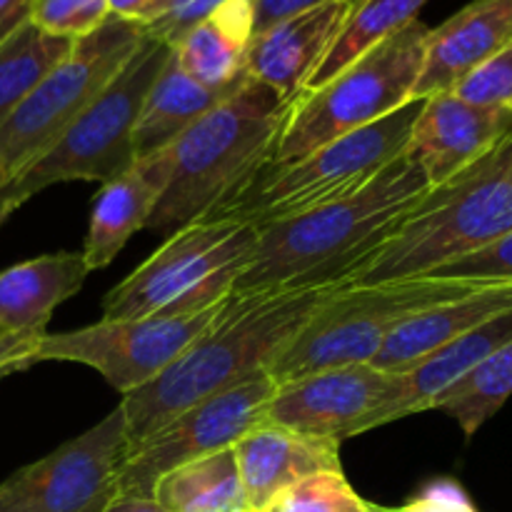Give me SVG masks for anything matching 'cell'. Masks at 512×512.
I'll use <instances>...</instances> for the list:
<instances>
[{
    "instance_id": "obj_1",
    "label": "cell",
    "mask_w": 512,
    "mask_h": 512,
    "mask_svg": "<svg viewBox=\"0 0 512 512\" xmlns=\"http://www.w3.org/2000/svg\"><path fill=\"white\" fill-rule=\"evenodd\" d=\"M340 290H345L343 283H323L280 293L230 295L218 318L168 370L123 395L125 453L198 400L268 373L275 355Z\"/></svg>"
},
{
    "instance_id": "obj_2",
    "label": "cell",
    "mask_w": 512,
    "mask_h": 512,
    "mask_svg": "<svg viewBox=\"0 0 512 512\" xmlns=\"http://www.w3.org/2000/svg\"><path fill=\"white\" fill-rule=\"evenodd\" d=\"M428 188L423 168L403 153L358 193L263 225L253 260L235 280L233 295L345 285Z\"/></svg>"
},
{
    "instance_id": "obj_3",
    "label": "cell",
    "mask_w": 512,
    "mask_h": 512,
    "mask_svg": "<svg viewBox=\"0 0 512 512\" xmlns=\"http://www.w3.org/2000/svg\"><path fill=\"white\" fill-rule=\"evenodd\" d=\"M293 100L245 75L168 148L170 178L150 230L183 228L213 215L273 153Z\"/></svg>"
},
{
    "instance_id": "obj_4",
    "label": "cell",
    "mask_w": 512,
    "mask_h": 512,
    "mask_svg": "<svg viewBox=\"0 0 512 512\" xmlns=\"http://www.w3.org/2000/svg\"><path fill=\"white\" fill-rule=\"evenodd\" d=\"M512 230V133L423 198L365 258L345 288L435 273Z\"/></svg>"
},
{
    "instance_id": "obj_5",
    "label": "cell",
    "mask_w": 512,
    "mask_h": 512,
    "mask_svg": "<svg viewBox=\"0 0 512 512\" xmlns=\"http://www.w3.org/2000/svg\"><path fill=\"white\" fill-rule=\"evenodd\" d=\"M423 100H410L378 123L320 145L288 165H265L208 218L263 225L335 203L373 183L408 148Z\"/></svg>"
},
{
    "instance_id": "obj_6",
    "label": "cell",
    "mask_w": 512,
    "mask_h": 512,
    "mask_svg": "<svg viewBox=\"0 0 512 512\" xmlns=\"http://www.w3.org/2000/svg\"><path fill=\"white\" fill-rule=\"evenodd\" d=\"M493 283L498 280L418 275L340 290L275 355L268 375L283 385L320 370L370 363L405 320Z\"/></svg>"
},
{
    "instance_id": "obj_7",
    "label": "cell",
    "mask_w": 512,
    "mask_h": 512,
    "mask_svg": "<svg viewBox=\"0 0 512 512\" xmlns=\"http://www.w3.org/2000/svg\"><path fill=\"white\" fill-rule=\"evenodd\" d=\"M170 53V45L145 35L140 48L103 95L53 145L0 188V228L20 205L50 185L70 180L108 183L133 168L135 120Z\"/></svg>"
},
{
    "instance_id": "obj_8",
    "label": "cell",
    "mask_w": 512,
    "mask_h": 512,
    "mask_svg": "<svg viewBox=\"0 0 512 512\" xmlns=\"http://www.w3.org/2000/svg\"><path fill=\"white\" fill-rule=\"evenodd\" d=\"M430 28L420 20L370 48L318 90L300 93L275 138L268 165H288L320 145L378 123L413 98Z\"/></svg>"
},
{
    "instance_id": "obj_9",
    "label": "cell",
    "mask_w": 512,
    "mask_h": 512,
    "mask_svg": "<svg viewBox=\"0 0 512 512\" xmlns=\"http://www.w3.org/2000/svg\"><path fill=\"white\" fill-rule=\"evenodd\" d=\"M143 40V25L113 15L95 33L75 40L70 53L0 125V165L8 180L33 163L103 95Z\"/></svg>"
},
{
    "instance_id": "obj_10",
    "label": "cell",
    "mask_w": 512,
    "mask_h": 512,
    "mask_svg": "<svg viewBox=\"0 0 512 512\" xmlns=\"http://www.w3.org/2000/svg\"><path fill=\"white\" fill-rule=\"evenodd\" d=\"M225 300L193 315L98 320L70 333H45L38 363H80L93 368L120 395L143 388L175 363L180 353L218 318Z\"/></svg>"
},
{
    "instance_id": "obj_11",
    "label": "cell",
    "mask_w": 512,
    "mask_h": 512,
    "mask_svg": "<svg viewBox=\"0 0 512 512\" xmlns=\"http://www.w3.org/2000/svg\"><path fill=\"white\" fill-rule=\"evenodd\" d=\"M275 388L278 385L273 378L260 373L185 408L138 448L123 455L118 495L153 498L155 483L165 473L233 448L248 430L263 423Z\"/></svg>"
},
{
    "instance_id": "obj_12",
    "label": "cell",
    "mask_w": 512,
    "mask_h": 512,
    "mask_svg": "<svg viewBox=\"0 0 512 512\" xmlns=\"http://www.w3.org/2000/svg\"><path fill=\"white\" fill-rule=\"evenodd\" d=\"M258 228L233 218H200L175 230L103 300V318L163 315L230 260L253 258Z\"/></svg>"
},
{
    "instance_id": "obj_13",
    "label": "cell",
    "mask_w": 512,
    "mask_h": 512,
    "mask_svg": "<svg viewBox=\"0 0 512 512\" xmlns=\"http://www.w3.org/2000/svg\"><path fill=\"white\" fill-rule=\"evenodd\" d=\"M125 455V415L98 425L0 483V512H100L118 495Z\"/></svg>"
},
{
    "instance_id": "obj_14",
    "label": "cell",
    "mask_w": 512,
    "mask_h": 512,
    "mask_svg": "<svg viewBox=\"0 0 512 512\" xmlns=\"http://www.w3.org/2000/svg\"><path fill=\"white\" fill-rule=\"evenodd\" d=\"M395 373L373 363L343 365L303 375L275 388L265 423L343 443L363 433V423L390 395Z\"/></svg>"
},
{
    "instance_id": "obj_15",
    "label": "cell",
    "mask_w": 512,
    "mask_h": 512,
    "mask_svg": "<svg viewBox=\"0 0 512 512\" xmlns=\"http://www.w3.org/2000/svg\"><path fill=\"white\" fill-rule=\"evenodd\" d=\"M512 133V113L463 103L453 93L423 100L405 153L423 168L430 185H440Z\"/></svg>"
},
{
    "instance_id": "obj_16",
    "label": "cell",
    "mask_w": 512,
    "mask_h": 512,
    "mask_svg": "<svg viewBox=\"0 0 512 512\" xmlns=\"http://www.w3.org/2000/svg\"><path fill=\"white\" fill-rule=\"evenodd\" d=\"M350 8L353 3L348 0L315 5L255 33L245 73L295 100L343 30Z\"/></svg>"
},
{
    "instance_id": "obj_17",
    "label": "cell",
    "mask_w": 512,
    "mask_h": 512,
    "mask_svg": "<svg viewBox=\"0 0 512 512\" xmlns=\"http://www.w3.org/2000/svg\"><path fill=\"white\" fill-rule=\"evenodd\" d=\"M512 340V313L500 315L443 348L420 358L403 373H395V385L388 398L365 418L363 433L385 423L410 418L415 413L435 410L438 400L458 385L475 365L483 363L493 350Z\"/></svg>"
},
{
    "instance_id": "obj_18",
    "label": "cell",
    "mask_w": 512,
    "mask_h": 512,
    "mask_svg": "<svg viewBox=\"0 0 512 512\" xmlns=\"http://www.w3.org/2000/svg\"><path fill=\"white\" fill-rule=\"evenodd\" d=\"M512 43V0H475L430 28L413 98L450 93L465 75Z\"/></svg>"
},
{
    "instance_id": "obj_19",
    "label": "cell",
    "mask_w": 512,
    "mask_h": 512,
    "mask_svg": "<svg viewBox=\"0 0 512 512\" xmlns=\"http://www.w3.org/2000/svg\"><path fill=\"white\" fill-rule=\"evenodd\" d=\"M233 453L253 512L310 475L343 470L338 440L315 438L265 420L233 445Z\"/></svg>"
},
{
    "instance_id": "obj_20",
    "label": "cell",
    "mask_w": 512,
    "mask_h": 512,
    "mask_svg": "<svg viewBox=\"0 0 512 512\" xmlns=\"http://www.w3.org/2000/svg\"><path fill=\"white\" fill-rule=\"evenodd\" d=\"M170 178L168 150L135 160L133 168L103 183L90 208L83 260L88 270H103L118 258L130 238L148 225Z\"/></svg>"
},
{
    "instance_id": "obj_21",
    "label": "cell",
    "mask_w": 512,
    "mask_h": 512,
    "mask_svg": "<svg viewBox=\"0 0 512 512\" xmlns=\"http://www.w3.org/2000/svg\"><path fill=\"white\" fill-rule=\"evenodd\" d=\"M505 313H512V280H498L463 298L433 305L413 315L385 340L370 363L385 373H403L433 350Z\"/></svg>"
},
{
    "instance_id": "obj_22",
    "label": "cell",
    "mask_w": 512,
    "mask_h": 512,
    "mask_svg": "<svg viewBox=\"0 0 512 512\" xmlns=\"http://www.w3.org/2000/svg\"><path fill=\"white\" fill-rule=\"evenodd\" d=\"M90 275L83 253L40 255L0 273V328L8 335L45 333L58 305L73 298Z\"/></svg>"
},
{
    "instance_id": "obj_23",
    "label": "cell",
    "mask_w": 512,
    "mask_h": 512,
    "mask_svg": "<svg viewBox=\"0 0 512 512\" xmlns=\"http://www.w3.org/2000/svg\"><path fill=\"white\" fill-rule=\"evenodd\" d=\"M255 38L253 0H225L173 48L180 68L215 93L245 78V58Z\"/></svg>"
},
{
    "instance_id": "obj_24",
    "label": "cell",
    "mask_w": 512,
    "mask_h": 512,
    "mask_svg": "<svg viewBox=\"0 0 512 512\" xmlns=\"http://www.w3.org/2000/svg\"><path fill=\"white\" fill-rule=\"evenodd\" d=\"M230 93V90H228ZM225 93L205 88L190 78L175 55L165 60L163 70L150 85L133 128L135 160L168 150L190 125L203 118Z\"/></svg>"
},
{
    "instance_id": "obj_25",
    "label": "cell",
    "mask_w": 512,
    "mask_h": 512,
    "mask_svg": "<svg viewBox=\"0 0 512 512\" xmlns=\"http://www.w3.org/2000/svg\"><path fill=\"white\" fill-rule=\"evenodd\" d=\"M153 498L170 512H253L233 448L165 473Z\"/></svg>"
},
{
    "instance_id": "obj_26",
    "label": "cell",
    "mask_w": 512,
    "mask_h": 512,
    "mask_svg": "<svg viewBox=\"0 0 512 512\" xmlns=\"http://www.w3.org/2000/svg\"><path fill=\"white\" fill-rule=\"evenodd\" d=\"M425 3L428 0H355L343 30L330 45L328 55L318 65L313 78L308 80L303 93L318 90L320 85L333 80L340 70L348 68L353 60L368 53L370 48L415 23Z\"/></svg>"
},
{
    "instance_id": "obj_27",
    "label": "cell",
    "mask_w": 512,
    "mask_h": 512,
    "mask_svg": "<svg viewBox=\"0 0 512 512\" xmlns=\"http://www.w3.org/2000/svg\"><path fill=\"white\" fill-rule=\"evenodd\" d=\"M75 40L55 38L33 23L0 43V125L18 110L35 85L70 53Z\"/></svg>"
},
{
    "instance_id": "obj_28",
    "label": "cell",
    "mask_w": 512,
    "mask_h": 512,
    "mask_svg": "<svg viewBox=\"0 0 512 512\" xmlns=\"http://www.w3.org/2000/svg\"><path fill=\"white\" fill-rule=\"evenodd\" d=\"M512 398V340L500 345L480 365H475L458 385L438 400L435 410H443L465 438H473L500 408Z\"/></svg>"
},
{
    "instance_id": "obj_29",
    "label": "cell",
    "mask_w": 512,
    "mask_h": 512,
    "mask_svg": "<svg viewBox=\"0 0 512 512\" xmlns=\"http://www.w3.org/2000/svg\"><path fill=\"white\" fill-rule=\"evenodd\" d=\"M258 512H378V505L360 498L343 470H328L290 485Z\"/></svg>"
},
{
    "instance_id": "obj_30",
    "label": "cell",
    "mask_w": 512,
    "mask_h": 512,
    "mask_svg": "<svg viewBox=\"0 0 512 512\" xmlns=\"http://www.w3.org/2000/svg\"><path fill=\"white\" fill-rule=\"evenodd\" d=\"M450 93L475 108L512 113V43L470 70Z\"/></svg>"
},
{
    "instance_id": "obj_31",
    "label": "cell",
    "mask_w": 512,
    "mask_h": 512,
    "mask_svg": "<svg viewBox=\"0 0 512 512\" xmlns=\"http://www.w3.org/2000/svg\"><path fill=\"white\" fill-rule=\"evenodd\" d=\"M110 18L105 0H35L30 23L43 33L80 40Z\"/></svg>"
},
{
    "instance_id": "obj_32",
    "label": "cell",
    "mask_w": 512,
    "mask_h": 512,
    "mask_svg": "<svg viewBox=\"0 0 512 512\" xmlns=\"http://www.w3.org/2000/svg\"><path fill=\"white\" fill-rule=\"evenodd\" d=\"M223 3L225 0H163L158 15L145 25V35L175 48L195 25L203 23Z\"/></svg>"
},
{
    "instance_id": "obj_33",
    "label": "cell",
    "mask_w": 512,
    "mask_h": 512,
    "mask_svg": "<svg viewBox=\"0 0 512 512\" xmlns=\"http://www.w3.org/2000/svg\"><path fill=\"white\" fill-rule=\"evenodd\" d=\"M438 278H475V280H512V230L493 240L485 248L443 265L435 273Z\"/></svg>"
},
{
    "instance_id": "obj_34",
    "label": "cell",
    "mask_w": 512,
    "mask_h": 512,
    "mask_svg": "<svg viewBox=\"0 0 512 512\" xmlns=\"http://www.w3.org/2000/svg\"><path fill=\"white\" fill-rule=\"evenodd\" d=\"M408 512H478L468 493L453 480H435L415 500L405 505Z\"/></svg>"
},
{
    "instance_id": "obj_35",
    "label": "cell",
    "mask_w": 512,
    "mask_h": 512,
    "mask_svg": "<svg viewBox=\"0 0 512 512\" xmlns=\"http://www.w3.org/2000/svg\"><path fill=\"white\" fill-rule=\"evenodd\" d=\"M43 335L45 333L5 335L0 340V380L38 363V345Z\"/></svg>"
},
{
    "instance_id": "obj_36",
    "label": "cell",
    "mask_w": 512,
    "mask_h": 512,
    "mask_svg": "<svg viewBox=\"0 0 512 512\" xmlns=\"http://www.w3.org/2000/svg\"><path fill=\"white\" fill-rule=\"evenodd\" d=\"M325 3H335V0H253L255 33L270 28V25L288 18V15H295L300 10H308ZM348 3H355V0H348Z\"/></svg>"
},
{
    "instance_id": "obj_37",
    "label": "cell",
    "mask_w": 512,
    "mask_h": 512,
    "mask_svg": "<svg viewBox=\"0 0 512 512\" xmlns=\"http://www.w3.org/2000/svg\"><path fill=\"white\" fill-rule=\"evenodd\" d=\"M105 3H108V13L113 18L138 23L145 28L158 15L163 0H105Z\"/></svg>"
},
{
    "instance_id": "obj_38",
    "label": "cell",
    "mask_w": 512,
    "mask_h": 512,
    "mask_svg": "<svg viewBox=\"0 0 512 512\" xmlns=\"http://www.w3.org/2000/svg\"><path fill=\"white\" fill-rule=\"evenodd\" d=\"M35 0H0V43L30 23Z\"/></svg>"
},
{
    "instance_id": "obj_39",
    "label": "cell",
    "mask_w": 512,
    "mask_h": 512,
    "mask_svg": "<svg viewBox=\"0 0 512 512\" xmlns=\"http://www.w3.org/2000/svg\"><path fill=\"white\" fill-rule=\"evenodd\" d=\"M100 512H170L155 498H133V495H115Z\"/></svg>"
},
{
    "instance_id": "obj_40",
    "label": "cell",
    "mask_w": 512,
    "mask_h": 512,
    "mask_svg": "<svg viewBox=\"0 0 512 512\" xmlns=\"http://www.w3.org/2000/svg\"><path fill=\"white\" fill-rule=\"evenodd\" d=\"M5 183H8V173H5V168H3V165H0V188H3Z\"/></svg>"
},
{
    "instance_id": "obj_41",
    "label": "cell",
    "mask_w": 512,
    "mask_h": 512,
    "mask_svg": "<svg viewBox=\"0 0 512 512\" xmlns=\"http://www.w3.org/2000/svg\"><path fill=\"white\" fill-rule=\"evenodd\" d=\"M378 512H408V510H405V505L403 508H380L378 505Z\"/></svg>"
},
{
    "instance_id": "obj_42",
    "label": "cell",
    "mask_w": 512,
    "mask_h": 512,
    "mask_svg": "<svg viewBox=\"0 0 512 512\" xmlns=\"http://www.w3.org/2000/svg\"><path fill=\"white\" fill-rule=\"evenodd\" d=\"M5 335H8V333H5V330H3V328H0V340H3V338H5Z\"/></svg>"
}]
</instances>
